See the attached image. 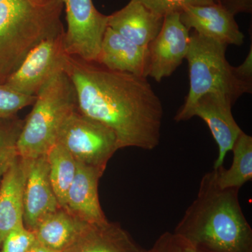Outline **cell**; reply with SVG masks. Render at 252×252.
Returning <instances> with one entry per match:
<instances>
[{
  "label": "cell",
  "instance_id": "1",
  "mask_svg": "<svg viewBox=\"0 0 252 252\" xmlns=\"http://www.w3.org/2000/svg\"><path fill=\"white\" fill-rule=\"evenodd\" d=\"M64 72L75 89L77 110L112 129L120 149L150 151L159 145L163 109L147 77L69 55Z\"/></svg>",
  "mask_w": 252,
  "mask_h": 252
},
{
  "label": "cell",
  "instance_id": "2",
  "mask_svg": "<svg viewBox=\"0 0 252 252\" xmlns=\"http://www.w3.org/2000/svg\"><path fill=\"white\" fill-rule=\"evenodd\" d=\"M239 190L220 188L215 170L207 172L174 233L198 252H252V227L239 201Z\"/></svg>",
  "mask_w": 252,
  "mask_h": 252
},
{
  "label": "cell",
  "instance_id": "3",
  "mask_svg": "<svg viewBox=\"0 0 252 252\" xmlns=\"http://www.w3.org/2000/svg\"><path fill=\"white\" fill-rule=\"evenodd\" d=\"M62 0L46 5L28 0H0V84L41 41L64 31Z\"/></svg>",
  "mask_w": 252,
  "mask_h": 252
},
{
  "label": "cell",
  "instance_id": "4",
  "mask_svg": "<svg viewBox=\"0 0 252 252\" xmlns=\"http://www.w3.org/2000/svg\"><path fill=\"white\" fill-rule=\"evenodd\" d=\"M32 105L16 146L18 155L25 159L46 155L56 143L63 122L77 110L75 89L66 73H59L46 83Z\"/></svg>",
  "mask_w": 252,
  "mask_h": 252
},
{
  "label": "cell",
  "instance_id": "5",
  "mask_svg": "<svg viewBox=\"0 0 252 252\" xmlns=\"http://www.w3.org/2000/svg\"><path fill=\"white\" fill-rule=\"evenodd\" d=\"M226 44L194 31L186 59L188 61L190 89L184 105L175 117L177 122L188 121L197 101L209 93H223L235 102L243 94H252V87L240 80L225 59Z\"/></svg>",
  "mask_w": 252,
  "mask_h": 252
},
{
  "label": "cell",
  "instance_id": "6",
  "mask_svg": "<svg viewBox=\"0 0 252 252\" xmlns=\"http://www.w3.org/2000/svg\"><path fill=\"white\" fill-rule=\"evenodd\" d=\"M56 143L67 149L76 161L103 172L111 158L120 149L112 129L78 110L63 122Z\"/></svg>",
  "mask_w": 252,
  "mask_h": 252
},
{
  "label": "cell",
  "instance_id": "7",
  "mask_svg": "<svg viewBox=\"0 0 252 252\" xmlns=\"http://www.w3.org/2000/svg\"><path fill=\"white\" fill-rule=\"evenodd\" d=\"M64 32L36 44L4 84L21 94L36 95L46 83L56 74L64 72L67 56Z\"/></svg>",
  "mask_w": 252,
  "mask_h": 252
},
{
  "label": "cell",
  "instance_id": "8",
  "mask_svg": "<svg viewBox=\"0 0 252 252\" xmlns=\"http://www.w3.org/2000/svg\"><path fill=\"white\" fill-rule=\"evenodd\" d=\"M67 30L64 47L71 56L97 62L101 43L107 28V16L99 13L93 0H62Z\"/></svg>",
  "mask_w": 252,
  "mask_h": 252
},
{
  "label": "cell",
  "instance_id": "9",
  "mask_svg": "<svg viewBox=\"0 0 252 252\" xmlns=\"http://www.w3.org/2000/svg\"><path fill=\"white\" fill-rule=\"evenodd\" d=\"M189 44V30L180 13L165 15L160 32L148 46V77L160 82L171 76L186 59Z\"/></svg>",
  "mask_w": 252,
  "mask_h": 252
},
{
  "label": "cell",
  "instance_id": "10",
  "mask_svg": "<svg viewBox=\"0 0 252 252\" xmlns=\"http://www.w3.org/2000/svg\"><path fill=\"white\" fill-rule=\"evenodd\" d=\"M234 102L229 95L223 93H209L198 99L189 114L188 120L198 117L206 123L218 145V157L214 169L223 165L227 154L243 132L232 114Z\"/></svg>",
  "mask_w": 252,
  "mask_h": 252
},
{
  "label": "cell",
  "instance_id": "11",
  "mask_svg": "<svg viewBox=\"0 0 252 252\" xmlns=\"http://www.w3.org/2000/svg\"><path fill=\"white\" fill-rule=\"evenodd\" d=\"M26 160L27 174L23 193V224L33 231L41 220L61 207L50 182L46 155Z\"/></svg>",
  "mask_w": 252,
  "mask_h": 252
},
{
  "label": "cell",
  "instance_id": "12",
  "mask_svg": "<svg viewBox=\"0 0 252 252\" xmlns=\"http://www.w3.org/2000/svg\"><path fill=\"white\" fill-rule=\"evenodd\" d=\"M182 23L201 35L228 45L241 46L245 35L235 20V16L220 5L186 6L180 13Z\"/></svg>",
  "mask_w": 252,
  "mask_h": 252
},
{
  "label": "cell",
  "instance_id": "13",
  "mask_svg": "<svg viewBox=\"0 0 252 252\" xmlns=\"http://www.w3.org/2000/svg\"><path fill=\"white\" fill-rule=\"evenodd\" d=\"M104 172L77 162V171L68 190L64 210L88 223L107 220L99 203L98 184Z\"/></svg>",
  "mask_w": 252,
  "mask_h": 252
},
{
  "label": "cell",
  "instance_id": "14",
  "mask_svg": "<svg viewBox=\"0 0 252 252\" xmlns=\"http://www.w3.org/2000/svg\"><path fill=\"white\" fill-rule=\"evenodd\" d=\"M110 70L148 77V48L137 45L107 26L97 62Z\"/></svg>",
  "mask_w": 252,
  "mask_h": 252
},
{
  "label": "cell",
  "instance_id": "15",
  "mask_svg": "<svg viewBox=\"0 0 252 252\" xmlns=\"http://www.w3.org/2000/svg\"><path fill=\"white\" fill-rule=\"evenodd\" d=\"M164 17L156 14L140 1L128 4L107 16V26L137 45L148 48L161 30Z\"/></svg>",
  "mask_w": 252,
  "mask_h": 252
},
{
  "label": "cell",
  "instance_id": "16",
  "mask_svg": "<svg viewBox=\"0 0 252 252\" xmlns=\"http://www.w3.org/2000/svg\"><path fill=\"white\" fill-rule=\"evenodd\" d=\"M141 248L127 230L107 220L86 223L74 242L62 252H141Z\"/></svg>",
  "mask_w": 252,
  "mask_h": 252
},
{
  "label": "cell",
  "instance_id": "17",
  "mask_svg": "<svg viewBox=\"0 0 252 252\" xmlns=\"http://www.w3.org/2000/svg\"><path fill=\"white\" fill-rule=\"evenodd\" d=\"M26 174V160L18 155L0 183V248L11 230L23 224Z\"/></svg>",
  "mask_w": 252,
  "mask_h": 252
},
{
  "label": "cell",
  "instance_id": "18",
  "mask_svg": "<svg viewBox=\"0 0 252 252\" xmlns=\"http://www.w3.org/2000/svg\"><path fill=\"white\" fill-rule=\"evenodd\" d=\"M86 223L60 207L41 220L32 232L43 246L62 252L75 240Z\"/></svg>",
  "mask_w": 252,
  "mask_h": 252
},
{
  "label": "cell",
  "instance_id": "19",
  "mask_svg": "<svg viewBox=\"0 0 252 252\" xmlns=\"http://www.w3.org/2000/svg\"><path fill=\"white\" fill-rule=\"evenodd\" d=\"M231 166L225 170L223 165L213 169L217 185L220 189H240L252 180V137L244 131L233 144Z\"/></svg>",
  "mask_w": 252,
  "mask_h": 252
},
{
  "label": "cell",
  "instance_id": "20",
  "mask_svg": "<svg viewBox=\"0 0 252 252\" xmlns=\"http://www.w3.org/2000/svg\"><path fill=\"white\" fill-rule=\"evenodd\" d=\"M49 164V178L60 207L65 209L68 190L77 171V161L69 152L56 143L46 154Z\"/></svg>",
  "mask_w": 252,
  "mask_h": 252
},
{
  "label": "cell",
  "instance_id": "21",
  "mask_svg": "<svg viewBox=\"0 0 252 252\" xmlns=\"http://www.w3.org/2000/svg\"><path fill=\"white\" fill-rule=\"evenodd\" d=\"M23 123L14 117L0 120V183L18 156L16 146Z\"/></svg>",
  "mask_w": 252,
  "mask_h": 252
},
{
  "label": "cell",
  "instance_id": "22",
  "mask_svg": "<svg viewBox=\"0 0 252 252\" xmlns=\"http://www.w3.org/2000/svg\"><path fill=\"white\" fill-rule=\"evenodd\" d=\"M36 95H28L0 84V120L11 119L21 109L35 102Z\"/></svg>",
  "mask_w": 252,
  "mask_h": 252
},
{
  "label": "cell",
  "instance_id": "23",
  "mask_svg": "<svg viewBox=\"0 0 252 252\" xmlns=\"http://www.w3.org/2000/svg\"><path fill=\"white\" fill-rule=\"evenodd\" d=\"M35 242L34 233L24 224L19 225L5 237L0 252H27Z\"/></svg>",
  "mask_w": 252,
  "mask_h": 252
},
{
  "label": "cell",
  "instance_id": "24",
  "mask_svg": "<svg viewBox=\"0 0 252 252\" xmlns=\"http://www.w3.org/2000/svg\"><path fill=\"white\" fill-rule=\"evenodd\" d=\"M140 1L156 14L165 16L170 13H180L188 6L215 4L214 0H135Z\"/></svg>",
  "mask_w": 252,
  "mask_h": 252
},
{
  "label": "cell",
  "instance_id": "25",
  "mask_svg": "<svg viewBox=\"0 0 252 252\" xmlns=\"http://www.w3.org/2000/svg\"><path fill=\"white\" fill-rule=\"evenodd\" d=\"M154 252H198L188 240L176 233H162L152 248Z\"/></svg>",
  "mask_w": 252,
  "mask_h": 252
},
{
  "label": "cell",
  "instance_id": "26",
  "mask_svg": "<svg viewBox=\"0 0 252 252\" xmlns=\"http://www.w3.org/2000/svg\"><path fill=\"white\" fill-rule=\"evenodd\" d=\"M214 1L234 16L240 13H251L252 11V0H214Z\"/></svg>",
  "mask_w": 252,
  "mask_h": 252
},
{
  "label": "cell",
  "instance_id": "27",
  "mask_svg": "<svg viewBox=\"0 0 252 252\" xmlns=\"http://www.w3.org/2000/svg\"><path fill=\"white\" fill-rule=\"evenodd\" d=\"M237 77L245 84L252 87V49L250 47L248 57L238 67H234Z\"/></svg>",
  "mask_w": 252,
  "mask_h": 252
},
{
  "label": "cell",
  "instance_id": "28",
  "mask_svg": "<svg viewBox=\"0 0 252 252\" xmlns=\"http://www.w3.org/2000/svg\"><path fill=\"white\" fill-rule=\"evenodd\" d=\"M27 252H55L54 250H50L49 248H46V247L43 246L40 243L36 241L33 244L32 246L30 248Z\"/></svg>",
  "mask_w": 252,
  "mask_h": 252
},
{
  "label": "cell",
  "instance_id": "29",
  "mask_svg": "<svg viewBox=\"0 0 252 252\" xmlns=\"http://www.w3.org/2000/svg\"><path fill=\"white\" fill-rule=\"evenodd\" d=\"M28 1L34 4L46 5L54 2V1H57V0H28Z\"/></svg>",
  "mask_w": 252,
  "mask_h": 252
},
{
  "label": "cell",
  "instance_id": "30",
  "mask_svg": "<svg viewBox=\"0 0 252 252\" xmlns=\"http://www.w3.org/2000/svg\"><path fill=\"white\" fill-rule=\"evenodd\" d=\"M141 252H154V250H152V249H151V250H143Z\"/></svg>",
  "mask_w": 252,
  "mask_h": 252
}]
</instances>
